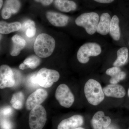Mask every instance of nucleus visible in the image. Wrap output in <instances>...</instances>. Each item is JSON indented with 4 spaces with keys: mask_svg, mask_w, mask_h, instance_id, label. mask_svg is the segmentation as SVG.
I'll list each match as a JSON object with an SVG mask.
<instances>
[{
    "mask_svg": "<svg viewBox=\"0 0 129 129\" xmlns=\"http://www.w3.org/2000/svg\"><path fill=\"white\" fill-rule=\"evenodd\" d=\"M36 31V29L35 27H30L26 30L25 34L28 37L32 38L35 35Z\"/></svg>",
    "mask_w": 129,
    "mask_h": 129,
    "instance_id": "28",
    "label": "nucleus"
},
{
    "mask_svg": "<svg viewBox=\"0 0 129 129\" xmlns=\"http://www.w3.org/2000/svg\"><path fill=\"white\" fill-rule=\"evenodd\" d=\"M117 59L113 63L114 67H119L125 64L128 57V50L126 47L120 48L117 52Z\"/></svg>",
    "mask_w": 129,
    "mask_h": 129,
    "instance_id": "19",
    "label": "nucleus"
},
{
    "mask_svg": "<svg viewBox=\"0 0 129 129\" xmlns=\"http://www.w3.org/2000/svg\"><path fill=\"white\" fill-rule=\"evenodd\" d=\"M84 123L83 117L79 115H73L61 121L57 129H74L80 127Z\"/></svg>",
    "mask_w": 129,
    "mask_h": 129,
    "instance_id": "11",
    "label": "nucleus"
},
{
    "mask_svg": "<svg viewBox=\"0 0 129 129\" xmlns=\"http://www.w3.org/2000/svg\"><path fill=\"white\" fill-rule=\"evenodd\" d=\"M119 22L118 16L116 15L113 16L111 19L109 33L113 40L116 41L119 40L121 36Z\"/></svg>",
    "mask_w": 129,
    "mask_h": 129,
    "instance_id": "17",
    "label": "nucleus"
},
{
    "mask_svg": "<svg viewBox=\"0 0 129 129\" xmlns=\"http://www.w3.org/2000/svg\"><path fill=\"white\" fill-rule=\"evenodd\" d=\"M47 121V113L41 105L36 106L30 111L29 124L30 129H42Z\"/></svg>",
    "mask_w": 129,
    "mask_h": 129,
    "instance_id": "5",
    "label": "nucleus"
},
{
    "mask_svg": "<svg viewBox=\"0 0 129 129\" xmlns=\"http://www.w3.org/2000/svg\"><path fill=\"white\" fill-rule=\"evenodd\" d=\"M36 74L32 75L29 78V83L33 85H36L38 84L37 83V79H36Z\"/></svg>",
    "mask_w": 129,
    "mask_h": 129,
    "instance_id": "31",
    "label": "nucleus"
},
{
    "mask_svg": "<svg viewBox=\"0 0 129 129\" xmlns=\"http://www.w3.org/2000/svg\"><path fill=\"white\" fill-rule=\"evenodd\" d=\"M48 93L44 89H38L28 97L25 107L28 110H31L36 106L41 105L47 98Z\"/></svg>",
    "mask_w": 129,
    "mask_h": 129,
    "instance_id": "9",
    "label": "nucleus"
},
{
    "mask_svg": "<svg viewBox=\"0 0 129 129\" xmlns=\"http://www.w3.org/2000/svg\"><path fill=\"white\" fill-rule=\"evenodd\" d=\"M55 6L59 11L64 12H69L75 11L77 5L74 2L69 0H54Z\"/></svg>",
    "mask_w": 129,
    "mask_h": 129,
    "instance_id": "16",
    "label": "nucleus"
},
{
    "mask_svg": "<svg viewBox=\"0 0 129 129\" xmlns=\"http://www.w3.org/2000/svg\"><path fill=\"white\" fill-rule=\"evenodd\" d=\"M0 3H1V5H0V9H1L3 5V0H0Z\"/></svg>",
    "mask_w": 129,
    "mask_h": 129,
    "instance_id": "34",
    "label": "nucleus"
},
{
    "mask_svg": "<svg viewBox=\"0 0 129 129\" xmlns=\"http://www.w3.org/2000/svg\"><path fill=\"white\" fill-rule=\"evenodd\" d=\"M128 44H129V43H128Z\"/></svg>",
    "mask_w": 129,
    "mask_h": 129,
    "instance_id": "37",
    "label": "nucleus"
},
{
    "mask_svg": "<svg viewBox=\"0 0 129 129\" xmlns=\"http://www.w3.org/2000/svg\"><path fill=\"white\" fill-rule=\"evenodd\" d=\"M111 19L110 14L107 13L102 14L97 28L96 32L102 35H106L109 32Z\"/></svg>",
    "mask_w": 129,
    "mask_h": 129,
    "instance_id": "14",
    "label": "nucleus"
},
{
    "mask_svg": "<svg viewBox=\"0 0 129 129\" xmlns=\"http://www.w3.org/2000/svg\"><path fill=\"white\" fill-rule=\"evenodd\" d=\"M24 101V97L23 93L21 91L16 92L13 94L11 99L10 103L13 108L20 109L23 107Z\"/></svg>",
    "mask_w": 129,
    "mask_h": 129,
    "instance_id": "20",
    "label": "nucleus"
},
{
    "mask_svg": "<svg viewBox=\"0 0 129 129\" xmlns=\"http://www.w3.org/2000/svg\"><path fill=\"white\" fill-rule=\"evenodd\" d=\"M102 52L100 45L95 42L85 43L79 48L77 52V59L81 63H87L91 56H97Z\"/></svg>",
    "mask_w": 129,
    "mask_h": 129,
    "instance_id": "4",
    "label": "nucleus"
},
{
    "mask_svg": "<svg viewBox=\"0 0 129 129\" xmlns=\"http://www.w3.org/2000/svg\"><path fill=\"white\" fill-rule=\"evenodd\" d=\"M74 129H85L84 128H82V127H78V128H76Z\"/></svg>",
    "mask_w": 129,
    "mask_h": 129,
    "instance_id": "35",
    "label": "nucleus"
},
{
    "mask_svg": "<svg viewBox=\"0 0 129 129\" xmlns=\"http://www.w3.org/2000/svg\"><path fill=\"white\" fill-rule=\"evenodd\" d=\"M46 16L49 22L56 27H62L66 26L69 21L68 16L55 12H47Z\"/></svg>",
    "mask_w": 129,
    "mask_h": 129,
    "instance_id": "12",
    "label": "nucleus"
},
{
    "mask_svg": "<svg viewBox=\"0 0 129 129\" xmlns=\"http://www.w3.org/2000/svg\"><path fill=\"white\" fill-rule=\"evenodd\" d=\"M121 69L118 67H114L108 69L106 70V74L111 77L115 76L121 72Z\"/></svg>",
    "mask_w": 129,
    "mask_h": 129,
    "instance_id": "24",
    "label": "nucleus"
},
{
    "mask_svg": "<svg viewBox=\"0 0 129 129\" xmlns=\"http://www.w3.org/2000/svg\"><path fill=\"white\" fill-rule=\"evenodd\" d=\"M12 112V110L10 107H5L1 109V115H3L4 116H8L11 115Z\"/></svg>",
    "mask_w": 129,
    "mask_h": 129,
    "instance_id": "29",
    "label": "nucleus"
},
{
    "mask_svg": "<svg viewBox=\"0 0 129 129\" xmlns=\"http://www.w3.org/2000/svg\"><path fill=\"white\" fill-rule=\"evenodd\" d=\"M128 96H129V89H128Z\"/></svg>",
    "mask_w": 129,
    "mask_h": 129,
    "instance_id": "36",
    "label": "nucleus"
},
{
    "mask_svg": "<svg viewBox=\"0 0 129 129\" xmlns=\"http://www.w3.org/2000/svg\"><path fill=\"white\" fill-rule=\"evenodd\" d=\"M35 27V22L31 20H27L24 21L21 25V29L22 30H27L30 27Z\"/></svg>",
    "mask_w": 129,
    "mask_h": 129,
    "instance_id": "25",
    "label": "nucleus"
},
{
    "mask_svg": "<svg viewBox=\"0 0 129 129\" xmlns=\"http://www.w3.org/2000/svg\"><path fill=\"white\" fill-rule=\"evenodd\" d=\"M99 21V15L91 12L81 14L75 19V23L78 26L84 28L88 34L92 35L96 31Z\"/></svg>",
    "mask_w": 129,
    "mask_h": 129,
    "instance_id": "3",
    "label": "nucleus"
},
{
    "mask_svg": "<svg viewBox=\"0 0 129 129\" xmlns=\"http://www.w3.org/2000/svg\"><path fill=\"white\" fill-rule=\"evenodd\" d=\"M13 47L10 54L13 56H16L20 54L21 50L25 46L26 42L22 36L18 35H14L12 38Z\"/></svg>",
    "mask_w": 129,
    "mask_h": 129,
    "instance_id": "15",
    "label": "nucleus"
},
{
    "mask_svg": "<svg viewBox=\"0 0 129 129\" xmlns=\"http://www.w3.org/2000/svg\"><path fill=\"white\" fill-rule=\"evenodd\" d=\"M53 0H35V1L40 3L44 6H48L50 5Z\"/></svg>",
    "mask_w": 129,
    "mask_h": 129,
    "instance_id": "30",
    "label": "nucleus"
},
{
    "mask_svg": "<svg viewBox=\"0 0 129 129\" xmlns=\"http://www.w3.org/2000/svg\"><path fill=\"white\" fill-rule=\"evenodd\" d=\"M111 122L110 117L105 115L103 111H99L93 116L91 123L93 129H103L108 127Z\"/></svg>",
    "mask_w": 129,
    "mask_h": 129,
    "instance_id": "10",
    "label": "nucleus"
},
{
    "mask_svg": "<svg viewBox=\"0 0 129 129\" xmlns=\"http://www.w3.org/2000/svg\"><path fill=\"white\" fill-rule=\"evenodd\" d=\"M55 47V41L53 37L46 34L37 36L34 44V49L37 56L41 58L48 57L53 53Z\"/></svg>",
    "mask_w": 129,
    "mask_h": 129,
    "instance_id": "1",
    "label": "nucleus"
},
{
    "mask_svg": "<svg viewBox=\"0 0 129 129\" xmlns=\"http://www.w3.org/2000/svg\"><path fill=\"white\" fill-rule=\"evenodd\" d=\"M21 24L19 22H16L8 23L5 21L0 22V33L8 34L18 31L21 29Z\"/></svg>",
    "mask_w": 129,
    "mask_h": 129,
    "instance_id": "18",
    "label": "nucleus"
},
{
    "mask_svg": "<svg viewBox=\"0 0 129 129\" xmlns=\"http://www.w3.org/2000/svg\"><path fill=\"white\" fill-rule=\"evenodd\" d=\"M41 60L38 56L32 55L25 58L23 63L26 64L28 68L34 69L40 65Z\"/></svg>",
    "mask_w": 129,
    "mask_h": 129,
    "instance_id": "22",
    "label": "nucleus"
},
{
    "mask_svg": "<svg viewBox=\"0 0 129 129\" xmlns=\"http://www.w3.org/2000/svg\"><path fill=\"white\" fill-rule=\"evenodd\" d=\"M1 126L3 129H11L12 128L11 122L6 119L1 120Z\"/></svg>",
    "mask_w": 129,
    "mask_h": 129,
    "instance_id": "27",
    "label": "nucleus"
},
{
    "mask_svg": "<svg viewBox=\"0 0 129 129\" xmlns=\"http://www.w3.org/2000/svg\"><path fill=\"white\" fill-rule=\"evenodd\" d=\"M19 68L21 70H24L26 68H28V67L26 64L24 63H22L20 64L19 66Z\"/></svg>",
    "mask_w": 129,
    "mask_h": 129,
    "instance_id": "33",
    "label": "nucleus"
},
{
    "mask_svg": "<svg viewBox=\"0 0 129 129\" xmlns=\"http://www.w3.org/2000/svg\"><path fill=\"white\" fill-rule=\"evenodd\" d=\"M95 1L99 3L108 4L113 2L114 0H94Z\"/></svg>",
    "mask_w": 129,
    "mask_h": 129,
    "instance_id": "32",
    "label": "nucleus"
},
{
    "mask_svg": "<svg viewBox=\"0 0 129 129\" xmlns=\"http://www.w3.org/2000/svg\"><path fill=\"white\" fill-rule=\"evenodd\" d=\"M55 96L60 105L66 108L70 107L74 102L73 94L65 84H61L58 86Z\"/></svg>",
    "mask_w": 129,
    "mask_h": 129,
    "instance_id": "7",
    "label": "nucleus"
},
{
    "mask_svg": "<svg viewBox=\"0 0 129 129\" xmlns=\"http://www.w3.org/2000/svg\"><path fill=\"white\" fill-rule=\"evenodd\" d=\"M14 74L8 65H2L0 67V88L13 87L15 84Z\"/></svg>",
    "mask_w": 129,
    "mask_h": 129,
    "instance_id": "8",
    "label": "nucleus"
},
{
    "mask_svg": "<svg viewBox=\"0 0 129 129\" xmlns=\"http://www.w3.org/2000/svg\"><path fill=\"white\" fill-rule=\"evenodd\" d=\"M84 94L90 104L96 106L103 101L105 94L100 83L97 81L90 79L85 83Z\"/></svg>",
    "mask_w": 129,
    "mask_h": 129,
    "instance_id": "2",
    "label": "nucleus"
},
{
    "mask_svg": "<svg viewBox=\"0 0 129 129\" xmlns=\"http://www.w3.org/2000/svg\"><path fill=\"white\" fill-rule=\"evenodd\" d=\"M126 76V73L124 72L121 71L117 74L111 77L109 82L111 84H117L120 81L124 79Z\"/></svg>",
    "mask_w": 129,
    "mask_h": 129,
    "instance_id": "23",
    "label": "nucleus"
},
{
    "mask_svg": "<svg viewBox=\"0 0 129 129\" xmlns=\"http://www.w3.org/2000/svg\"><path fill=\"white\" fill-rule=\"evenodd\" d=\"M128 129H129V128H128Z\"/></svg>",
    "mask_w": 129,
    "mask_h": 129,
    "instance_id": "38",
    "label": "nucleus"
},
{
    "mask_svg": "<svg viewBox=\"0 0 129 129\" xmlns=\"http://www.w3.org/2000/svg\"><path fill=\"white\" fill-rule=\"evenodd\" d=\"M60 78V74L54 70L43 68L40 70L36 75L38 85L44 88L51 87Z\"/></svg>",
    "mask_w": 129,
    "mask_h": 129,
    "instance_id": "6",
    "label": "nucleus"
},
{
    "mask_svg": "<svg viewBox=\"0 0 129 129\" xmlns=\"http://www.w3.org/2000/svg\"><path fill=\"white\" fill-rule=\"evenodd\" d=\"M21 3L19 0H6L4 6V7L8 8L12 14L17 13L21 8Z\"/></svg>",
    "mask_w": 129,
    "mask_h": 129,
    "instance_id": "21",
    "label": "nucleus"
},
{
    "mask_svg": "<svg viewBox=\"0 0 129 129\" xmlns=\"http://www.w3.org/2000/svg\"><path fill=\"white\" fill-rule=\"evenodd\" d=\"M104 94L106 96L121 98L124 97L126 92L122 86L118 84L108 85L103 89Z\"/></svg>",
    "mask_w": 129,
    "mask_h": 129,
    "instance_id": "13",
    "label": "nucleus"
},
{
    "mask_svg": "<svg viewBox=\"0 0 129 129\" xmlns=\"http://www.w3.org/2000/svg\"><path fill=\"white\" fill-rule=\"evenodd\" d=\"M2 18L4 19H8L11 17L12 13L8 8L6 7H3L1 13Z\"/></svg>",
    "mask_w": 129,
    "mask_h": 129,
    "instance_id": "26",
    "label": "nucleus"
}]
</instances>
